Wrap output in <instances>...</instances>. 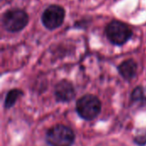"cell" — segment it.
<instances>
[{"label":"cell","mask_w":146,"mask_h":146,"mask_svg":"<svg viewBox=\"0 0 146 146\" xmlns=\"http://www.w3.org/2000/svg\"><path fill=\"white\" fill-rule=\"evenodd\" d=\"M75 110L81 119L88 121H93L101 113L102 103L97 96L86 94L77 100Z\"/></svg>","instance_id":"1"},{"label":"cell","mask_w":146,"mask_h":146,"mask_svg":"<svg viewBox=\"0 0 146 146\" xmlns=\"http://www.w3.org/2000/svg\"><path fill=\"white\" fill-rule=\"evenodd\" d=\"M66 12L63 7L58 4L49 5L41 15V22L48 30H55L60 27L65 19Z\"/></svg>","instance_id":"5"},{"label":"cell","mask_w":146,"mask_h":146,"mask_svg":"<svg viewBox=\"0 0 146 146\" xmlns=\"http://www.w3.org/2000/svg\"><path fill=\"white\" fill-rule=\"evenodd\" d=\"M105 34L112 44L121 46L132 38L133 33L127 24L121 21L113 20L107 24Z\"/></svg>","instance_id":"3"},{"label":"cell","mask_w":146,"mask_h":146,"mask_svg":"<svg viewBox=\"0 0 146 146\" xmlns=\"http://www.w3.org/2000/svg\"><path fill=\"white\" fill-rule=\"evenodd\" d=\"M23 95H24V92L22 90H20L17 88L9 90L5 96L4 102H3V107L7 110L12 108L17 102L18 98L22 97Z\"/></svg>","instance_id":"8"},{"label":"cell","mask_w":146,"mask_h":146,"mask_svg":"<svg viewBox=\"0 0 146 146\" xmlns=\"http://www.w3.org/2000/svg\"><path fill=\"white\" fill-rule=\"evenodd\" d=\"M117 70L122 79L127 81H131L137 74L138 64L133 59H127L117 67Z\"/></svg>","instance_id":"7"},{"label":"cell","mask_w":146,"mask_h":146,"mask_svg":"<svg viewBox=\"0 0 146 146\" xmlns=\"http://www.w3.org/2000/svg\"><path fill=\"white\" fill-rule=\"evenodd\" d=\"M45 141L50 146H72L75 141V133L70 127L56 124L47 130Z\"/></svg>","instance_id":"2"},{"label":"cell","mask_w":146,"mask_h":146,"mask_svg":"<svg viewBox=\"0 0 146 146\" xmlns=\"http://www.w3.org/2000/svg\"><path fill=\"white\" fill-rule=\"evenodd\" d=\"M130 98L132 103H139L141 104H146V97L142 86L135 87L131 93Z\"/></svg>","instance_id":"9"},{"label":"cell","mask_w":146,"mask_h":146,"mask_svg":"<svg viewBox=\"0 0 146 146\" xmlns=\"http://www.w3.org/2000/svg\"><path fill=\"white\" fill-rule=\"evenodd\" d=\"M55 99L58 103H68L76 96V91L73 83L66 79L58 81L54 87Z\"/></svg>","instance_id":"6"},{"label":"cell","mask_w":146,"mask_h":146,"mask_svg":"<svg viewBox=\"0 0 146 146\" xmlns=\"http://www.w3.org/2000/svg\"><path fill=\"white\" fill-rule=\"evenodd\" d=\"M27 13L21 9H10L6 10L2 16V25L9 33H19L28 24Z\"/></svg>","instance_id":"4"}]
</instances>
